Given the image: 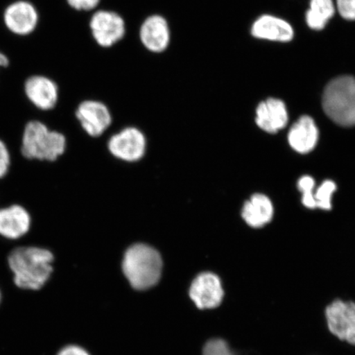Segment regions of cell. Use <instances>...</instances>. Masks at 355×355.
<instances>
[{
    "label": "cell",
    "mask_w": 355,
    "mask_h": 355,
    "mask_svg": "<svg viewBox=\"0 0 355 355\" xmlns=\"http://www.w3.org/2000/svg\"><path fill=\"white\" fill-rule=\"evenodd\" d=\"M22 93L31 105L44 112L55 109L60 101L59 84L46 74L29 75L22 84Z\"/></svg>",
    "instance_id": "cell-7"
},
{
    "label": "cell",
    "mask_w": 355,
    "mask_h": 355,
    "mask_svg": "<svg viewBox=\"0 0 355 355\" xmlns=\"http://www.w3.org/2000/svg\"><path fill=\"white\" fill-rule=\"evenodd\" d=\"M88 25L95 43L103 49L116 46L127 33L126 21L121 13L105 8L92 12Z\"/></svg>",
    "instance_id": "cell-6"
},
{
    "label": "cell",
    "mask_w": 355,
    "mask_h": 355,
    "mask_svg": "<svg viewBox=\"0 0 355 355\" xmlns=\"http://www.w3.org/2000/svg\"><path fill=\"white\" fill-rule=\"evenodd\" d=\"M32 226V216L19 204L0 208V236L8 241L24 237Z\"/></svg>",
    "instance_id": "cell-13"
},
{
    "label": "cell",
    "mask_w": 355,
    "mask_h": 355,
    "mask_svg": "<svg viewBox=\"0 0 355 355\" xmlns=\"http://www.w3.org/2000/svg\"><path fill=\"white\" fill-rule=\"evenodd\" d=\"M336 189V185L334 182L331 180L323 182L320 187L318 189L316 193L314 194L316 207L323 210H331V197Z\"/></svg>",
    "instance_id": "cell-19"
},
{
    "label": "cell",
    "mask_w": 355,
    "mask_h": 355,
    "mask_svg": "<svg viewBox=\"0 0 355 355\" xmlns=\"http://www.w3.org/2000/svg\"><path fill=\"white\" fill-rule=\"evenodd\" d=\"M2 298H3L2 291H1V288H0V304H1Z\"/></svg>",
    "instance_id": "cell-26"
},
{
    "label": "cell",
    "mask_w": 355,
    "mask_h": 355,
    "mask_svg": "<svg viewBox=\"0 0 355 355\" xmlns=\"http://www.w3.org/2000/svg\"><path fill=\"white\" fill-rule=\"evenodd\" d=\"M66 139L62 133L49 130L44 123L31 121L22 132L21 153L26 159L55 162L63 155Z\"/></svg>",
    "instance_id": "cell-3"
},
{
    "label": "cell",
    "mask_w": 355,
    "mask_h": 355,
    "mask_svg": "<svg viewBox=\"0 0 355 355\" xmlns=\"http://www.w3.org/2000/svg\"><path fill=\"white\" fill-rule=\"evenodd\" d=\"M256 123L261 130L276 133L286 126L288 112L282 100L269 98L261 102L257 108Z\"/></svg>",
    "instance_id": "cell-15"
},
{
    "label": "cell",
    "mask_w": 355,
    "mask_h": 355,
    "mask_svg": "<svg viewBox=\"0 0 355 355\" xmlns=\"http://www.w3.org/2000/svg\"><path fill=\"white\" fill-rule=\"evenodd\" d=\"M1 19L8 34L17 38H26L37 32L41 15L31 0H13L3 8Z\"/></svg>",
    "instance_id": "cell-5"
},
{
    "label": "cell",
    "mask_w": 355,
    "mask_h": 355,
    "mask_svg": "<svg viewBox=\"0 0 355 355\" xmlns=\"http://www.w3.org/2000/svg\"><path fill=\"white\" fill-rule=\"evenodd\" d=\"M71 10L78 12H93L98 10L101 0H65Z\"/></svg>",
    "instance_id": "cell-21"
},
{
    "label": "cell",
    "mask_w": 355,
    "mask_h": 355,
    "mask_svg": "<svg viewBox=\"0 0 355 355\" xmlns=\"http://www.w3.org/2000/svg\"><path fill=\"white\" fill-rule=\"evenodd\" d=\"M328 330L340 340L355 345V303L336 300L327 306Z\"/></svg>",
    "instance_id": "cell-10"
},
{
    "label": "cell",
    "mask_w": 355,
    "mask_h": 355,
    "mask_svg": "<svg viewBox=\"0 0 355 355\" xmlns=\"http://www.w3.org/2000/svg\"><path fill=\"white\" fill-rule=\"evenodd\" d=\"M122 270L130 286L137 291L148 290L162 277L163 261L154 248L136 243L124 254Z\"/></svg>",
    "instance_id": "cell-2"
},
{
    "label": "cell",
    "mask_w": 355,
    "mask_h": 355,
    "mask_svg": "<svg viewBox=\"0 0 355 355\" xmlns=\"http://www.w3.org/2000/svg\"><path fill=\"white\" fill-rule=\"evenodd\" d=\"M56 355H90L86 349L78 345H69L62 348Z\"/></svg>",
    "instance_id": "cell-24"
},
{
    "label": "cell",
    "mask_w": 355,
    "mask_h": 355,
    "mask_svg": "<svg viewBox=\"0 0 355 355\" xmlns=\"http://www.w3.org/2000/svg\"><path fill=\"white\" fill-rule=\"evenodd\" d=\"M189 297L200 310H212L220 307L225 297L220 277L212 272L198 274L191 283Z\"/></svg>",
    "instance_id": "cell-9"
},
{
    "label": "cell",
    "mask_w": 355,
    "mask_h": 355,
    "mask_svg": "<svg viewBox=\"0 0 355 355\" xmlns=\"http://www.w3.org/2000/svg\"><path fill=\"white\" fill-rule=\"evenodd\" d=\"M139 39L146 51L154 55L163 54L171 43L170 22L161 13H152L141 21L139 29Z\"/></svg>",
    "instance_id": "cell-8"
},
{
    "label": "cell",
    "mask_w": 355,
    "mask_h": 355,
    "mask_svg": "<svg viewBox=\"0 0 355 355\" xmlns=\"http://www.w3.org/2000/svg\"><path fill=\"white\" fill-rule=\"evenodd\" d=\"M327 116L340 126H355V78L349 75L327 84L322 97Z\"/></svg>",
    "instance_id": "cell-4"
},
{
    "label": "cell",
    "mask_w": 355,
    "mask_h": 355,
    "mask_svg": "<svg viewBox=\"0 0 355 355\" xmlns=\"http://www.w3.org/2000/svg\"><path fill=\"white\" fill-rule=\"evenodd\" d=\"M336 8L343 19L355 21V0H336Z\"/></svg>",
    "instance_id": "cell-22"
},
{
    "label": "cell",
    "mask_w": 355,
    "mask_h": 355,
    "mask_svg": "<svg viewBox=\"0 0 355 355\" xmlns=\"http://www.w3.org/2000/svg\"><path fill=\"white\" fill-rule=\"evenodd\" d=\"M288 144L295 152L305 154L313 150L318 140V130L313 119L302 116L293 124L288 135Z\"/></svg>",
    "instance_id": "cell-16"
},
{
    "label": "cell",
    "mask_w": 355,
    "mask_h": 355,
    "mask_svg": "<svg viewBox=\"0 0 355 355\" xmlns=\"http://www.w3.org/2000/svg\"><path fill=\"white\" fill-rule=\"evenodd\" d=\"M335 12L332 0H311L309 10L306 12V22L311 29L322 30Z\"/></svg>",
    "instance_id": "cell-18"
},
{
    "label": "cell",
    "mask_w": 355,
    "mask_h": 355,
    "mask_svg": "<svg viewBox=\"0 0 355 355\" xmlns=\"http://www.w3.org/2000/svg\"><path fill=\"white\" fill-rule=\"evenodd\" d=\"M10 64V57H8L3 51L0 50V71L7 69Z\"/></svg>",
    "instance_id": "cell-25"
},
{
    "label": "cell",
    "mask_w": 355,
    "mask_h": 355,
    "mask_svg": "<svg viewBox=\"0 0 355 355\" xmlns=\"http://www.w3.org/2000/svg\"><path fill=\"white\" fill-rule=\"evenodd\" d=\"M109 150L114 157L125 162H137L144 157L146 139L143 132L135 128H128L111 137Z\"/></svg>",
    "instance_id": "cell-12"
},
{
    "label": "cell",
    "mask_w": 355,
    "mask_h": 355,
    "mask_svg": "<svg viewBox=\"0 0 355 355\" xmlns=\"http://www.w3.org/2000/svg\"><path fill=\"white\" fill-rule=\"evenodd\" d=\"M55 257L47 248L19 246L8 252L7 266L12 282L21 291H38L50 282Z\"/></svg>",
    "instance_id": "cell-1"
},
{
    "label": "cell",
    "mask_w": 355,
    "mask_h": 355,
    "mask_svg": "<svg viewBox=\"0 0 355 355\" xmlns=\"http://www.w3.org/2000/svg\"><path fill=\"white\" fill-rule=\"evenodd\" d=\"M251 33L256 38L279 42H291L295 35L294 29L288 21L268 15L261 16L254 21Z\"/></svg>",
    "instance_id": "cell-14"
},
{
    "label": "cell",
    "mask_w": 355,
    "mask_h": 355,
    "mask_svg": "<svg viewBox=\"0 0 355 355\" xmlns=\"http://www.w3.org/2000/svg\"><path fill=\"white\" fill-rule=\"evenodd\" d=\"M11 155L4 141L0 139V179H3L10 171Z\"/></svg>",
    "instance_id": "cell-23"
},
{
    "label": "cell",
    "mask_w": 355,
    "mask_h": 355,
    "mask_svg": "<svg viewBox=\"0 0 355 355\" xmlns=\"http://www.w3.org/2000/svg\"><path fill=\"white\" fill-rule=\"evenodd\" d=\"M75 115L83 130L92 137L101 135L112 122L109 106L98 99L87 98L80 101Z\"/></svg>",
    "instance_id": "cell-11"
},
{
    "label": "cell",
    "mask_w": 355,
    "mask_h": 355,
    "mask_svg": "<svg viewBox=\"0 0 355 355\" xmlns=\"http://www.w3.org/2000/svg\"><path fill=\"white\" fill-rule=\"evenodd\" d=\"M273 211L272 203L268 197L254 194L244 204L242 216L251 227L260 228L272 220Z\"/></svg>",
    "instance_id": "cell-17"
},
{
    "label": "cell",
    "mask_w": 355,
    "mask_h": 355,
    "mask_svg": "<svg viewBox=\"0 0 355 355\" xmlns=\"http://www.w3.org/2000/svg\"><path fill=\"white\" fill-rule=\"evenodd\" d=\"M315 185V181L312 177L303 176L300 178L298 182V189L303 194L302 202L304 206L313 209L316 208V201H315L314 193L313 192Z\"/></svg>",
    "instance_id": "cell-20"
}]
</instances>
